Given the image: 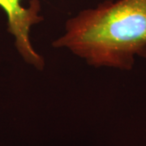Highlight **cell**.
<instances>
[{
    "instance_id": "cell-1",
    "label": "cell",
    "mask_w": 146,
    "mask_h": 146,
    "mask_svg": "<svg viewBox=\"0 0 146 146\" xmlns=\"http://www.w3.org/2000/svg\"><path fill=\"white\" fill-rule=\"evenodd\" d=\"M94 67L130 70L146 58V0H106L69 19L53 42Z\"/></svg>"
},
{
    "instance_id": "cell-2",
    "label": "cell",
    "mask_w": 146,
    "mask_h": 146,
    "mask_svg": "<svg viewBox=\"0 0 146 146\" xmlns=\"http://www.w3.org/2000/svg\"><path fill=\"white\" fill-rule=\"evenodd\" d=\"M0 7L7 17L8 31L15 36L16 46L27 63L38 69L44 67L43 58L35 51L29 39L31 27L42 21L39 16L40 5L37 0H33L29 7L21 5V0H0Z\"/></svg>"
}]
</instances>
